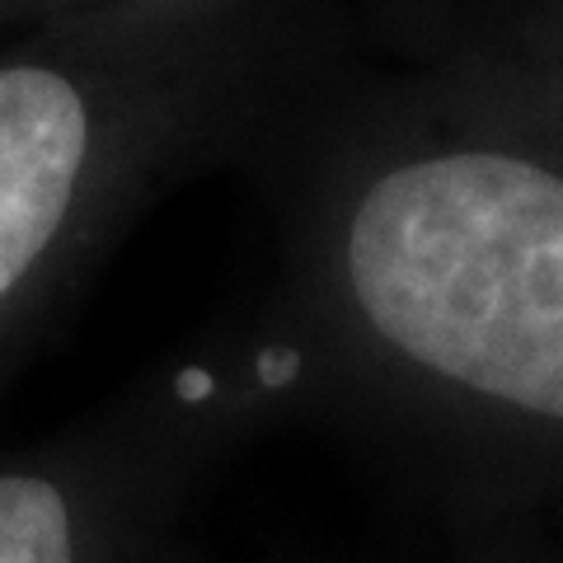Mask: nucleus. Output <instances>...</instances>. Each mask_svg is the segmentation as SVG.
I'll return each instance as SVG.
<instances>
[{"label": "nucleus", "mask_w": 563, "mask_h": 563, "mask_svg": "<svg viewBox=\"0 0 563 563\" xmlns=\"http://www.w3.org/2000/svg\"><path fill=\"white\" fill-rule=\"evenodd\" d=\"M184 563H188V559H184Z\"/></svg>", "instance_id": "6"}, {"label": "nucleus", "mask_w": 563, "mask_h": 563, "mask_svg": "<svg viewBox=\"0 0 563 563\" xmlns=\"http://www.w3.org/2000/svg\"><path fill=\"white\" fill-rule=\"evenodd\" d=\"M103 5H141V0H0V38L14 29L62 20V14H80V10H103Z\"/></svg>", "instance_id": "4"}, {"label": "nucleus", "mask_w": 563, "mask_h": 563, "mask_svg": "<svg viewBox=\"0 0 563 563\" xmlns=\"http://www.w3.org/2000/svg\"><path fill=\"white\" fill-rule=\"evenodd\" d=\"M329 62L320 0H141L0 38V380L165 188L244 169Z\"/></svg>", "instance_id": "2"}, {"label": "nucleus", "mask_w": 563, "mask_h": 563, "mask_svg": "<svg viewBox=\"0 0 563 563\" xmlns=\"http://www.w3.org/2000/svg\"><path fill=\"white\" fill-rule=\"evenodd\" d=\"M296 413L268 324L202 339L70 428L0 451V563H184V517L211 470Z\"/></svg>", "instance_id": "3"}, {"label": "nucleus", "mask_w": 563, "mask_h": 563, "mask_svg": "<svg viewBox=\"0 0 563 563\" xmlns=\"http://www.w3.org/2000/svg\"><path fill=\"white\" fill-rule=\"evenodd\" d=\"M329 62L244 161L277 221L263 324L296 409L432 418L531 470L563 455V169L503 141H404Z\"/></svg>", "instance_id": "1"}, {"label": "nucleus", "mask_w": 563, "mask_h": 563, "mask_svg": "<svg viewBox=\"0 0 563 563\" xmlns=\"http://www.w3.org/2000/svg\"><path fill=\"white\" fill-rule=\"evenodd\" d=\"M465 563H540V559L526 554L512 540H488V544H474V554Z\"/></svg>", "instance_id": "5"}]
</instances>
